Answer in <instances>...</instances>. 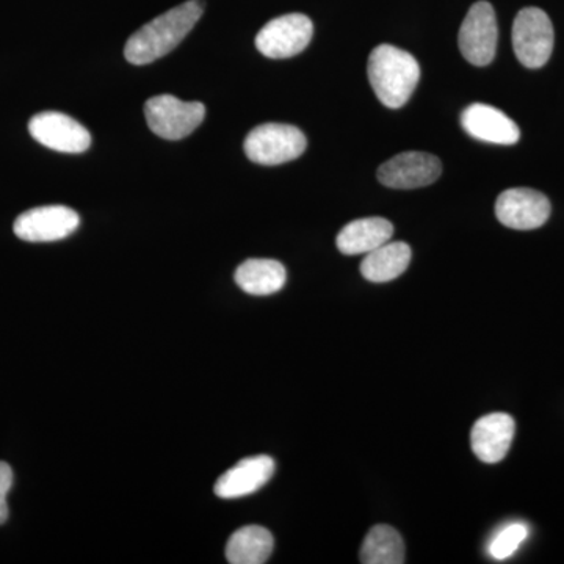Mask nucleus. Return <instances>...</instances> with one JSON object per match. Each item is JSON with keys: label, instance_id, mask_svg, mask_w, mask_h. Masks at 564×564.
I'll return each mask as SVG.
<instances>
[{"label": "nucleus", "instance_id": "nucleus-12", "mask_svg": "<svg viewBox=\"0 0 564 564\" xmlns=\"http://www.w3.org/2000/svg\"><path fill=\"white\" fill-rule=\"evenodd\" d=\"M276 464L272 456L258 455L245 458L218 478L214 491L220 499H240L251 496L269 484Z\"/></svg>", "mask_w": 564, "mask_h": 564}, {"label": "nucleus", "instance_id": "nucleus-2", "mask_svg": "<svg viewBox=\"0 0 564 564\" xmlns=\"http://www.w3.org/2000/svg\"><path fill=\"white\" fill-rule=\"evenodd\" d=\"M375 95L389 109H400L410 101L421 79V66L410 52L391 44L375 47L367 66Z\"/></svg>", "mask_w": 564, "mask_h": 564}, {"label": "nucleus", "instance_id": "nucleus-5", "mask_svg": "<svg viewBox=\"0 0 564 564\" xmlns=\"http://www.w3.org/2000/svg\"><path fill=\"white\" fill-rule=\"evenodd\" d=\"M144 115L155 135L176 141L199 128L206 117V107L202 102H184L172 95H161L147 102Z\"/></svg>", "mask_w": 564, "mask_h": 564}, {"label": "nucleus", "instance_id": "nucleus-9", "mask_svg": "<svg viewBox=\"0 0 564 564\" xmlns=\"http://www.w3.org/2000/svg\"><path fill=\"white\" fill-rule=\"evenodd\" d=\"M443 163L430 152H402L378 169V181L397 191L426 187L440 180Z\"/></svg>", "mask_w": 564, "mask_h": 564}, {"label": "nucleus", "instance_id": "nucleus-19", "mask_svg": "<svg viewBox=\"0 0 564 564\" xmlns=\"http://www.w3.org/2000/svg\"><path fill=\"white\" fill-rule=\"evenodd\" d=\"M359 560L364 564L404 563L402 534L391 525H375L364 540Z\"/></svg>", "mask_w": 564, "mask_h": 564}, {"label": "nucleus", "instance_id": "nucleus-6", "mask_svg": "<svg viewBox=\"0 0 564 564\" xmlns=\"http://www.w3.org/2000/svg\"><path fill=\"white\" fill-rule=\"evenodd\" d=\"M499 28L491 3H474L459 29L458 44L463 57L475 66L489 65L496 57Z\"/></svg>", "mask_w": 564, "mask_h": 564}, {"label": "nucleus", "instance_id": "nucleus-15", "mask_svg": "<svg viewBox=\"0 0 564 564\" xmlns=\"http://www.w3.org/2000/svg\"><path fill=\"white\" fill-rule=\"evenodd\" d=\"M393 236L392 223L381 217L359 218L348 223L337 236V250L345 256L369 254Z\"/></svg>", "mask_w": 564, "mask_h": 564}, {"label": "nucleus", "instance_id": "nucleus-17", "mask_svg": "<svg viewBox=\"0 0 564 564\" xmlns=\"http://www.w3.org/2000/svg\"><path fill=\"white\" fill-rule=\"evenodd\" d=\"M413 251L404 242H388L366 254L361 262V274L370 282L397 280L410 267Z\"/></svg>", "mask_w": 564, "mask_h": 564}, {"label": "nucleus", "instance_id": "nucleus-14", "mask_svg": "<svg viewBox=\"0 0 564 564\" xmlns=\"http://www.w3.org/2000/svg\"><path fill=\"white\" fill-rule=\"evenodd\" d=\"M462 124L464 131L470 137L486 141V143L510 147L521 139L518 124L503 111L488 106V104H470L463 111Z\"/></svg>", "mask_w": 564, "mask_h": 564}, {"label": "nucleus", "instance_id": "nucleus-18", "mask_svg": "<svg viewBox=\"0 0 564 564\" xmlns=\"http://www.w3.org/2000/svg\"><path fill=\"white\" fill-rule=\"evenodd\" d=\"M273 534L261 525L237 530L226 545V558L231 564H263L273 554Z\"/></svg>", "mask_w": 564, "mask_h": 564}, {"label": "nucleus", "instance_id": "nucleus-3", "mask_svg": "<svg viewBox=\"0 0 564 564\" xmlns=\"http://www.w3.org/2000/svg\"><path fill=\"white\" fill-rule=\"evenodd\" d=\"M306 147V135L299 128L280 122H267L252 129L243 144L251 162L267 166L295 161Z\"/></svg>", "mask_w": 564, "mask_h": 564}, {"label": "nucleus", "instance_id": "nucleus-4", "mask_svg": "<svg viewBox=\"0 0 564 564\" xmlns=\"http://www.w3.org/2000/svg\"><path fill=\"white\" fill-rule=\"evenodd\" d=\"M554 25L547 13L536 7L519 11L513 24L516 57L527 68H541L554 51Z\"/></svg>", "mask_w": 564, "mask_h": 564}, {"label": "nucleus", "instance_id": "nucleus-16", "mask_svg": "<svg viewBox=\"0 0 564 564\" xmlns=\"http://www.w3.org/2000/svg\"><path fill=\"white\" fill-rule=\"evenodd\" d=\"M237 285L245 293L256 296L273 295L288 281V272L281 262L273 259H248L236 270Z\"/></svg>", "mask_w": 564, "mask_h": 564}, {"label": "nucleus", "instance_id": "nucleus-13", "mask_svg": "<svg viewBox=\"0 0 564 564\" xmlns=\"http://www.w3.org/2000/svg\"><path fill=\"white\" fill-rule=\"evenodd\" d=\"M516 422L510 414L492 413L474 423L470 432L473 452L480 462L496 464L502 462L513 444Z\"/></svg>", "mask_w": 564, "mask_h": 564}, {"label": "nucleus", "instance_id": "nucleus-21", "mask_svg": "<svg viewBox=\"0 0 564 564\" xmlns=\"http://www.w3.org/2000/svg\"><path fill=\"white\" fill-rule=\"evenodd\" d=\"M13 486V470L9 464L0 462V525L9 519V503L7 497Z\"/></svg>", "mask_w": 564, "mask_h": 564}, {"label": "nucleus", "instance_id": "nucleus-8", "mask_svg": "<svg viewBox=\"0 0 564 564\" xmlns=\"http://www.w3.org/2000/svg\"><path fill=\"white\" fill-rule=\"evenodd\" d=\"M79 225V215L69 207L43 206L21 214L13 231L24 242H57L76 232Z\"/></svg>", "mask_w": 564, "mask_h": 564}, {"label": "nucleus", "instance_id": "nucleus-1", "mask_svg": "<svg viewBox=\"0 0 564 564\" xmlns=\"http://www.w3.org/2000/svg\"><path fill=\"white\" fill-rule=\"evenodd\" d=\"M203 11L202 0H188L148 22L129 39L124 47L126 58L132 65L141 66L165 57L202 20Z\"/></svg>", "mask_w": 564, "mask_h": 564}, {"label": "nucleus", "instance_id": "nucleus-10", "mask_svg": "<svg viewBox=\"0 0 564 564\" xmlns=\"http://www.w3.org/2000/svg\"><path fill=\"white\" fill-rule=\"evenodd\" d=\"M551 212L547 196L533 188H510L500 193L496 203L497 220L518 231L541 228L551 217Z\"/></svg>", "mask_w": 564, "mask_h": 564}, {"label": "nucleus", "instance_id": "nucleus-20", "mask_svg": "<svg viewBox=\"0 0 564 564\" xmlns=\"http://www.w3.org/2000/svg\"><path fill=\"white\" fill-rule=\"evenodd\" d=\"M527 536H529V527L522 524V522H514V524L503 527V529L492 538L491 543H489V555H491L494 560L510 558L511 555L518 552V549L524 543Z\"/></svg>", "mask_w": 564, "mask_h": 564}, {"label": "nucleus", "instance_id": "nucleus-11", "mask_svg": "<svg viewBox=\"0 0 564 564\" xmlns=\"http://www.w3.org/2000/svg\"><path fill=\"white\" fill-rule=\"evenodd\" d=\"M33 139L52 151L80 154L90 148L91 135L79 121L58 111H43L29 122Z\"/></svg>", "mask_w": 564, "mask_h": 564}, {"label": "nucleus", "instance_id": "nucleus-7", "mask_svg": "<svg viewBox=\"0 0 564 564\" xmlns=\"http://www.w3.org/2000/svg\"><path fill=\"white\" fill-rule=\"evenodd\" d=\"M314 24L306 14L291 13L263 25L256 36V47L269 58H289L310 46Z\"/></svg>", "mask_w": 564, "mask_h": 564}]
</instances>
